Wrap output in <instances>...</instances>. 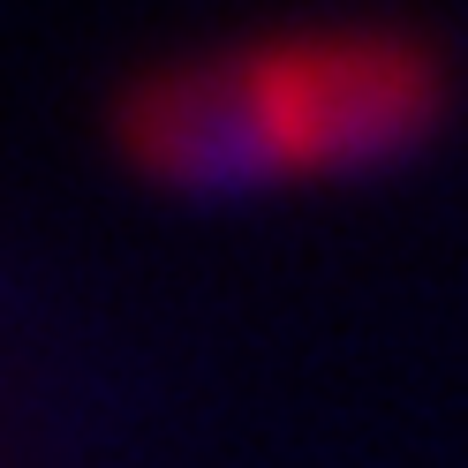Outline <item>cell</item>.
I'll return each mask as SVG.
<instances>
[{
	"label": "cell",
	"instance_id": "6da1fadb",
	"mask_svg": "<svg viewBox=\"0 0 468 468\" xmlns=\"http://www.w3.org/2000/svg\"><path fill=\"white\" fill-rule=\"evenodd\" d=\"M453 83L438 46L378 23L182 53L122 91V152L189 197H242L303 174L408 159L438 129Z\"/></svg>",
	"mask_w": 468,
	"mask_h": 468
}]
</instances>
